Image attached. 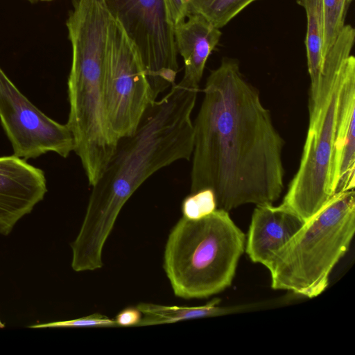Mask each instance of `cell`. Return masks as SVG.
<instances>
[{
  "label": "cell",
  "instance_id": "obj_1",
  "mask_svg": "<svg viewBox=\"0 0 355 355\" xmlns=\"http://www.w3.org/2000/svg\"><path fill=\"white\" fill-rule=\"evenodd\" d=\"M193 124L191 193L211 189L217 209L272 204L284 189L285 141L239 61L209 73Z\"/></svg>",
  "mask_w": 355,
  "mask_h": 355
},
{
  "label": "cell",
  "instance_id": "obj_2",
  "mask_svg": "<svg viewBox=\"0 0 355 355\" xmlns=\"http://www.w3.org/2000/svg\"><path fill=\"white\" fill-rule=\"evenodd\" d=\"M199 87L173 85L144 113L135 131L119 140L106 168L92 187L86 213L71 243L72 263L83 270L103 266L102 251L128 200L153 174L189 160L193 148L191 113Z\"/></svg>",
  "mask_w": 355,
  "mask_h": 355
},
{
  "label": "cell",
  "instance_id": "obj_3",
  "mask_svg": "<svg viewBox=\"0 0 355 355\" xmlns=\"http://www.w3.org/2000/svg\"><path fill=\"white\" fill-rule=\"evenodd\" d=\"M245 235L228 211L182 216L171 230L163 268L177 297L205 298L229 287L245 250Z\"/></svg>",
  "mask_w": 355,
  "mask_h": 355
},
{
  "label": "cell",
  "instance_id": "obj_4",
  "mask_svg": "<svg viewBox=\"0 0 355 355\" xmlns=\"http://www.w3.org/2000/svg\"><path fill=\"white\" fill-rule=\"evenodd\" d=\"M355 232L354 189L335 193L264 265L271 287L313 298L347 252Z\"/></svg>",
  "mask_w": 355,
  "mask_h": 355
},
{
  "label": "cell",
  "instance_id": "obj_5",
  "mask_svg": "<svg viewBox=\"0 0 355 355\" xmlns=\"http://www.w3.org/2000/svg\"><path fill=\"white\" fill-rule=\"evenodd\" d=\"M349 57L330 53L324 58L318 86L309 94V126L300 166L279 205L304 223L334 196L330 175L338 103Z\"/></svg>",
  "mask_w": 355,
  "mask_h": 355
},
{
  "label": "cell",
  "instance_id": "obj_6",
  "mask_svg": "<svg viewBox=\"0 0 355 355\" xmlns=\"http://www.w3.org/2000/svg\"><path fill=\"white\" fill-rule=\"evenodd\" d=\"M155 101L137 49L112 17L105 63V110L114 137L119 140L132 135Z\"/></svg>",
  "mask_w": 355,
  "mask_h": 355
},
{
  "label": "cell",
  "instance_id": "obj_7",
  "mask_svg": "<svg viewBox=\"0 0 355 355\" xmlns=\"http://www.w3.org/2000/svg\"><path fill=\"white\" fill-rule=\"evenodd\" d=\"M137 49L153 97L175 84L178 71L173 26L164 0H105Z\"/></svg>",
  "mask_w": 355,
  "mask_h": 355
},
{
  "label": "cell",
  "instance_id": "obj_8",
  "mask_svg": "<svg viewBox=\"0 0 355 355\" xmlns=\"http://www.w3.org/2000/svg\"><path fill=\"white\" fill-rule=\"evenodd\" d=\"M0 122L13 155L35 159L49 152L67 158L74 139L67 124L46 116L15 85L0 67Z\"/></svg>",
  "mask_w": 355,
  "mask_h": 355
},
{
  "label": "cell",
  "instance_id": "obj_9",
  "mask_svg": "<svg viewBox=\"0 0 355 355\" xmlns=\"http://www.w3.org/2000/svg\"><path fill=\"white\" fill-rule=\"evenodd\" d=\"M47 192L44 172L14 155L0 157V234L7 236Z\"/></svg>",
  "mask_w": 355,
  "mask_h": 355
},
{
  "label": "cell",
  "instance_id": "obj_10",
  "mask_svg": "<svg viewBox=\"0 0 355 355\" xmlns=\"http://www.w3.org/2000/svg\"><path fill=\"white\" fill-rule=\"evenodd\" d=\"M355 58L349 57L342 78L330 181L334 195L355 186Z\"/></svg>",
  "mask_w": 355,
  "mask_h": 355
},
{
  "label": "cell",
  "instance_id": "obj_11",
  "mask_svg": "<svg viewBox=\"0 0 355 355\" xmlns=\"http://www.w3.org/2000/svg\"><path fill=\"white\" fill-rule=\"evenodd\" d=\"M294 213L272 204L256 205L249 227L245 250L254 263L263 266L303 226Z\"/></svg>",
  "mask_w": 355,
  "mask_h": 355
},
{
  "label": "cell",
  "instance_id": "obj_12",
  "mask_svg": "<svg viewBox=\"0 0 355 355\" xmlns=\"http://www.w3.org/2000/svg\"><path fill=\"white\" fill-rule=\"evenodd\" d=\"M178 53L183 58L184 72L181 80L199 87L207 60L219 42L222 33L203 17L191 14L173 27Z\"/></svg>",
  "mask_w": 355,
  "mask_h": 355
},
{
  "label": "cell",
  "instance_id": "obj_13",
  "mask_svg": "<svg viewBox=\"0 0 355 355\" xmlns=\"http://www.w3.org/2000/svg\"><path fill=\"white\" fill-rule=\"evenodd\" d=\"M220 300L216 298L200 306H166L141 302L136 307L142 314L137 327L176 322L184 320L223 315L239 309V307H222L218 306Z\"/></svg>",
  "mask_w": 355,
  "mask_h": 355
},
{
  "label": "cell",
  "instance_id": "obj_14",
  "mask_svg": "<svg viewBox=\"0 0 355 355\" xmlns=\"http://www.w3.org/2000/svg\"><path fill=\"white\" fill-rule=\"evenodd\" d=\"M297 2L304 9L306 15L305 45L311 81L309 94H313L318 86L324 62L322 0H297Z\"/></svg>",
  "mask_w": 355,
  "mask_h": 355
},
{
  "label": "cell",
  "instance_id": "obj_15",
  "mask_svg": "<svg viewBox=\"0 0 355 355\" xmlns=\"http://www.w3.org/2000/svg\"><path fill=\"white\" fill-rule=\"evenodd\" d=\"M257 0H189V15H199L218 28Z\"/></svg>",
  "mask_w": 355,
  "mask_h": 355
},
{
  "label": "cell",
  "instance_id": "obj_16",
  "mask_svg": "<svg viewBox=\"0 0 355 355\" xmlns=\"http://www.w3.org/2000/svg\"><path fill=\"white\" fill-rule=\"evenodd\" d=\"M352 0H322L324 15V58L345 25V17Z\"/></svg>",
  "mask_w": 355,
  "mask_h": 355
},
{
  "label": "cell",
  "instance_id": "obj_17",
  "mask_svg": "<svg viewBox=\"0 0 355 355\" xmlns=\"http://www.w3.org/2000/svg\"><path fill=\"white\" fill-rule=\"evenodd\" d=\"M217 209L216 196L209 188L191 193L182 203L183 216L198 219L207 216Z\"/></svg>",
  "mask_w": 355,
  "mask_h": 355
},
{
  "label": "cell",
  "instance_id": "obj_18",
  "mask_svg": "<svg viewBox=\"0 0 355 355\" xmlns=\"http://www.w3.org/2000/svg\"><path fill=\"white\" fill-rule=\"evenodd\" d=\"M114 319L101 313H93L82 318L63 320L50 322L46 323L32 324L28 328L42 329V328H73V327H116Z\"/></svg>",
  "mask_w": 355,
  "mask_h": 355
},
{
  "label": "cell",
  "instance_id": "obj_19",
  "mask_svg": "<svg viewBox=\"0 0 355 355\" xmlns=\"http://www.w3.org/2000/svg\"><path fill=\"white\" fill-rule=\"evenodd\" d=\"M172 26L183 22L189 14V0H164Z\"/></svg>",
  "mask_w": 355,
  "mask_h": 355
},
{
  "label": "cell",
  "instance_id": "obj_20",
  "mask_svg": "<svg viewBox=\"0 0 355 355\" xmlns=\"http://www.w3.org/2000/svg\"><path fill=\"white\" fill-rule=\"evenodd\" d=\"M142 317L137 307H127L121 311L115 317L118 327H137Z\"/></svg>",
  "mask_w": 355,
  "mask_h": 355
},
{
  "label": "cell",
  "instance_id": "obj_21",
  "mask_svg": "<svg viewBox=\"0 0 355 355\" xmlns=\"http://www.w3.org/2000/svg\"><path fill=\"white\" fill-rule=\"evenodd\" d=\"M4 327H5V324L2 323V322L0 320V328H4Z\"/></svg>",
  "mask_w": 355,
  "mask_h": 355
},
{
  "label": "cell",
  "instance_id": "obj_22",
  "mask_svg": "<svg viewBox=\"0 0 355 355\" xmlns=\"http://www.w3.org/2000/svg\"><path fill=\"white\" fill-rule=\"evenodd\" d=\"M35 1H53V0H35Z\"/></svg>",
  "mask_w": 355,
  "mask_h": 355
}]
</instances>
